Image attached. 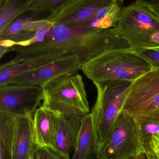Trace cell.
<instances>
[{
  "label": "cell",
  "mask_w": 159,
  "mask_h": 159,
  "mask_svg": "<svg viewBox=\"0 0 159 159\" xmlns=\"http://www.w3.org/2000/svg\"><path fill=\"white\" fill-rule=\"evenodd\" d=\"M159 108V68H152L131 83L121 111L134 118L141 126Z\"/></svg>",
  "instance_id": "obj_6"
},
{
  "label": "cell",
  "mask_w": 159,
  "mask_h": 159,
  "mask_svg": "<svg viewBox=\"0 0 159 159\" xmlns=\"http://www.w3.org/2000/svg\"><path fill=\"white\" fill-rule=\"evenodd\" d=\"M152 69L136 50L128 48L105 52L84 64L81 70L94 84L111 80L132 83Z\"/></svg>",
  "instance_id": "obj_2"
},
{
  "label": "cell",
  "mask_w": 159,
  "mask_h": 159,
  "mask_svg": "<svg viewBox=\"0 0 159 159\" xmlns=\"http://www.w3.org/2000/svg\"><path fill=\"white\" fill-rule=\"evenodd\" d=\"M142 2L149 11L159 19V1H148L142 0Z\"/></svg>",
  "instance_id": "obj_26"
},
{
  "label": "cell",
  "mask_w": 159,
  "mask_h": 159,
  "mask_svg": "<svg viewBox=\"0 0 159 159\" xmlns=\"http://www.w3.org/2000/svg\"><path fill=\"white\" fill-rule=\"evenodd\" d=\"M117 33L127 42L159 31V19L139 0L123 7L116 27Z\"/></svg>",
  "instance_id": "obj_8"
},
{
  "label": "cell",
  "mask_w": 159,
  "mask_h": 159,
  "mask_svg": "<svg viewBox=\"0 0 159 159\" xmlns=\"http://www.w3.org/2000/svg\"><path fill=\"white\" fill-rule=\"evenodd\" d=\"M33 0H0V31L29 11Z\"/></svg>",
  "instance_id": "obj_18"
},
{
  "label": "cell",
  "mask_w": 159,
  "mask_h": 159,
  "mask_svg": "<svg viewBox=\"0 0 159 159\" xmlns=\"http://www.w3.org/2000/svg\"><path fill=\"white\" fill-rule=\"evenodd\" d=\"M98 141L92 113L84 116L77 139L76 148L71 159H86L96 153Z\"/></svg>",
  "instance_id": "obj_14"
},
{
  "label": "cell",
  "mask_w": 159,
  "mask_h": 159,
  "mask_svg": "<svg viewBox=\"0 0 159 159\" xmlns=\"http://www.w3.org/2000/svg\"><path fill=\"white\" fill-rule=\"evenodd\" d=\"M156 49V50H159V48H156V49Z\"/></svg>",
  "instance_id": "obj_31"
},
{
  "label": "cell",
  "mask_w": 159,
  "mask_h": 159,
  "mask_svg": "<svg viewBox=\"0 0 159 159\" xmlns=\"http://www.w3.org/2000/svg\"><path fill=\"white\" fill-rule=\"evenodd\" d=\"M65 55L57 53L32 58L18 64H11L9 62L2 64L0 66V86L7 84L17 76L55 62Z\"/></svg>",
  "instance_id": "obj_15"
},
{
  "label": "cell",
  "mask_w": 159,
  "mask_h": 159,
  "mask_svg": "<svg viewBox=\"0 0 159 159\" xmlns=\"http://www.w3.org/2000/svg\"><path fill=\"white\" fill-rule=\"evenodd\" d=\"M33 117H16L13 159H30L35 149Z\"/></svg>",
  "instance_id": "obj_13"
},
{
  "label": "cell",
  "mask_w": 159,
  "mask_h": 159,
  "mask_svg": "<svg viewBox=\"0 0 159 159\" xmlns=\"http://www.w3.org/2000/svg\"><path fill=\"white\" fill-rule=\"evenodd\" d=\"M43 99V91L39 85L0 86V110L16 117H33Z\"/></svg>",
  "instance_id": "obj_7"
},
{
  "label": "cell",
  "mask_w": 159,
  "mask_h": 159,
  "mask_svg": "<svg viewBox=\"0 0 159 159\" xmlns=\"http://www.w3.org/2000/svg\"><path fill=\"white\" fill-rule=\"evenodd\" d=\"M39 14L40 13L31 12L29 15L25 16L16 19L10 25L0 31V41H12L13 42V46L16 43L33 39L37 33L25 31L23 29V26L26 22L38 20Z\"/></svg>",
  "instance_id": "obj_17"
},
{
  "label": "cell",
  "mask_w": 159,
  "mask_h": 159,
  "mask_svg": "<svg viewBox=\"0 0 159 159\" xmlns=\"http://www.w3.org/2000/svg\"><path fill=\"white\" fill-rule=\"evenodd\" d=\"M52 24L53 23L48 21L46 18L39 19L26 22L24 24L23 29L28 32L36 33L42 28Z\"/></svg>",
  "instance_id": "obj_23"
},
{
  "label": "cell",
  "mask_w": 159,
  "mask_h": 159,
  "mask_svg": "<svg viewBox=\"0 0 159 159\" xmlns=\"http://www.w3.org/2000/svg\"><path fill=\"white\" fill-rule=\"evenodd\" d=\"M131 84L122 80L94 84L97 97L91 113L97 134L98 147L111 134Z\"/></svg>",
  "instance_id": "obj_4"
},
{
  "label": "cell",
  "mask_w": 159,
  "mask_h": 159,
  "mask_svg": "<svg viewBox=\"0 0 159 159\" xmlns=\"http://www.w3.org/2000/svg\"><path fill=\"white\" fill-rule=\"evenodd\" d=\"M56 148L57 152L67 159L74 152L83 117L57 114Z\"/></svg>",
  "instance_id": "obj_12"
},
{
  "label": "cell",
  "mask_w": 159,
  "mask_h": 159,
  "mask_svg": "<svg viewBox=\"0 0 159 159\" xmlns=\"http://www.w3.org/2000/svg\"><path fill=\"white\" fill-rule=\"evenodd\" d=\"M129 46L134 50L159 48V31L150 33L139 39L128 41Z\"/></svg>",
  "instance_id": "obj_21"
},
{
  "label": "cell",
  "mask_w": 159,
  "mask_h": 159,
  "mask_svg": "<svg viewBox=\"0 0 159 159\" xmlns=\"http://www.w3.org/2000/svg\"><path fill=\"white\" fill-rule=\"evenodd\" d=\"M134 159V158H131V159Z\"/></svg>",
  "instance_id": "obj_32"
},
{
  "label": "cell",
  "mask_w": 159,
  "mask_h": 159,
  "mask_svg": "<svg viewBox=\"0 0 159 159\" xmlns=\"http://www.w3.org/2000/svg\"><path fill=\"white\" fill-rule=\"evenodd\" d=\"M148 159H159V156L153 153L150 150H147L146 152Z\"/></svg>",
  "instance_id": "obj_27"
},
{
  "label": "cell",
  "mask_w": 159,
  "mask_h": 159,
  "mask_svg": "<svg viewBox=\"0 0 159 159\" xmlns=\"http://www.w3.org/2000/svg\"><path fill=\"white\" fill-rule=\"evenodd\" d=\"M147 150H150L159 156V134L152 135L148 145Z\"/></svg>",
  "instance_id": "obj_25"
},
{
  "label": "cell",
  "mask_w": 159,
  "mask_h": 159,
  "mask_svg": "<svg viewBox=\"0 0 159 159\" xmlns=\"http://www.w3.org/2000/svg\"><path fill=\"white\" fill-rule=\"evenodd\" d=\"M147 152L141 128L133 116L121 111L111 134L98 147V159H130Z\"/></svg>",
  "instance_id": "obj_5"
},
{
  "label": "cell",
  "mask_w": 159,
  "mask_h": 159,
  "mask_svg": "<svg viewBox=\"0 0 159 159\" xmlns=\"http://www.w3.org/2000/svg\"><path fill=\"white\" fill-rule=\"evenodd\" d=\"M67 0H33L29 11L31 12L40 13L50 11L56 12Z\"/></svg>",
  "instance_id": "obj_20"
},
{
  "label": "cell",
  "mask_w": 159,
  "mask_h": 159,
  "mask_svg": "<svg viewBox=\"0 0 159 159\" xmlns=\"http://www.w3.org/2000/svg\"><path fill=\"white\" fill-rule=\"evenodd\" d=\"M38 148L37 147L36 149H35V151H34V152H33V155H32V157H31L30 159H38Z\"/></svg>",
  "instance_id": "obj_29"
},
{
  "label": "cell",
  "mask_w": 159,
  "mask_h": 159,
  "mask_svg": "<svg viewBox=\"0 0 159 159\" xmlns=\"http://www.w3.org/2000/svg\"><path fill=\"white\" fill-rule=\"evenodd\" d=\"M43 107L65 116L83 117L90 113L85 85L79 74L62 76L42 86Z\"/></svg>",
  "instance_id": "obj_3"
},
{
  "label": "cell",
  "mask_w": 159,
  "mask_h": 159,
  "mask_svg": "<svg viewBox=\"0 0 159 159\" xmlns=\"http://www.w3.org/2000/svg\"><path fill=\"white\" fill-rule=\"evenodd\" d=\"M128 48L131 47L128 42L114 28H70L54 24L42 42L26 46L15 45L8 48V52H17L10 61L11 64L62 53L77 55L83 65L107 51Z\"/></svg>",
  "instance_id": "obj_1"
},
{
  "label": "cell",
  "mask_w": 159,
  "mask_h": 159,
  "mask_svg": "<svg viewBox=\"0 0 159 159\" xmlns=\"http://www.w3.org/2000/svg\"><path fill=\"white\" fill-rule=\"evenodd\" d=\"M110 0H67L58 11L46 19L55 24L70 28H88L99 10Z\"/></svg>",
  "instance_id": "obj_9"
},
{
  "label": "cell",
  "mask_w": 159,
  "mask_h": 159,
  "mask_svg": "<svg viewBox=\"0 0 159 159\" xmlns=\"http://www.w3.org/2000/svg\"><path fill=\"white\" fill-rule=\"evenodd\" d=\"M140 128L143 142L147 150L152 135L159 134V108L148 116L142 123Z\"/></svg>",
  "instance_id": "obj_19"
},
{
  "label": "cell",
  "mask_w": 159,
  "mask_h": 159,
  "mask_svg": "<svg viewBox=\"0 0 159 159\" xmlns=\"http://www.w3.org/2000/svg\"><path fill=\"white\" fill-rule=\"evenodd\" d=\"M82 65L77 55H66L51 64L17 76L7 84L39 85L42 87L52 80L74 74L81 69Z\"/></svg>",
  "instance_id": "obj_10"
},
{
  "label": "cell",
  "mask_w": 159,
  "mask_h": 159,
  "mask_svg": "<svg viewBox=\"0 0 159 159\" xmlns=\"http://www.w3.org/2000/svg\"><path fill=\"white\" fill-rule=\"evenodd\" d=\"M38 159H67L55 150L49 148L38 149Z\"/></svg>",
  "instance_id": "obj_24"
},
{
  "label": "cell",
  "mask_w": 159,
  "mask_h": 159,
  "mask_svg": "<svg viewBox=\"0 0 159 159\" xmlns=\"http://www.w3.org/2000/svg\"><path fill=\"white\" fill-rule=\"evenodd\" d=\"M134 159H148V157L146 152V153H141L135 156L134 157Z\"/></svg>",
  "instance_id": "obj_28"
},
{
  "label": "cell",
  "mask_w": 159,
  "mask_h": 159,
  "mask_svg": "<svg viewBox=\"0 0 159 159\" xmlns=\"http://www.w3.org/2000/svg\"><path fill=\"white\" fill-rule=\"evenodd\" d=\"M16 117L0 110V159H13V142Z\"/></svg>",
  "instance_id": "obj_16"
},
{
  "label": "cell",
  "mask_w": 159,
  "mask_h": 159,
  "mask_svg": "<svg viewBox=\"0 0 159 159\" xmlns=\"http://www.w3.org/2000/svg\"><path fill=\"white\" fill-rule=\"evenodd\" d=\"M86 159H98L96 153L91 154L86 158Z\"/></svg>",
  "instance_id": "obj_30"
},
{
  "label": "cell",
  "mask_w": 159,
  "mask_h": 159,
  "mask_svg": "<svg viewBox=\"0 0 159 159\" xmlns=\"http://www.w3.org/2000/svg\"><path fill=\"white\" fill-rule=\"evenodd\" d=\"M33 119L34 139L36 147L38 149L49 148L57 151L56 113L41 106L35 112Z\"/></svg>",
  "instance_id": "obj_11"
},
{
  "label": "cell",
  "mask_w": 159,
  "mask_h": 159,
  "mask_svg": "<svg viewBox=\"0 0 159 159\" xmlns=\"http://www.w3.org/2000/svg\"><path fill=\"white\" fill-rule=\"evenodd\" d=\"M138 53L148 61L152 68H159V51L155 49L136 50Z\"/></svg>",
  "instance_id": "obj_22"
}]
</instances>
